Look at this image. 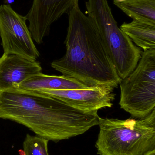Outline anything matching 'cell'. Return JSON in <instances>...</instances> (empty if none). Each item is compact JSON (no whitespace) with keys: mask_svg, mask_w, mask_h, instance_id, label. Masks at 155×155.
I'll return each instance as SVG.
<instances>
[{"mask_svg":"<svg viewBox=\"0 0 155 155\" xmlns=\"http://www.w3.org/2000/svg\"><path fill=\"white\" fill-rule=\"evenodd\" d=\"M98 112H84L37 90L0 91V118L21 124L48 141L80 135L98 125Z\"/></svg>","mask_w":155,"mask_h":155,"instance_id":"cell-1","label":"cell"},{"mask_svg":"<svg viewBox=\"0 0 155 155\" xmlns=\"http://www.w3.org/2000/svg\"><path fill=\"white\" fill-rule=\"evenodd\" d=\"M66 52L51 64L55 70L89 87L117 88L121 82L103 34L95 23L75 6L68 14Z\"/></svg>","mask_w":155,"mask_h":155,"instance_id":"cell-2","label":"cell"},{"mask_svg":"<svg viewBox=\"0 0 155 155\" xmlns=\"http://www.w3.org/2000/svg\"><path fill=\"white\" fill-rule=\"evenodd\" d=\"M99 155H146L155 151V109L143 118H98Z\"/></svg>","mask_w":155,"mask_h":155,"instance_id":"cell-3","label":"cell"},{"mask_svg":"<svg viewBox=\"0 0 155 155\" xmlns=\"http://www.w3.org/2000/svg\"><path fill=\"white\" fill-rule=\"evenodd\" d=\"M120 107L136 118L155 109V49L142 52L136 68L120 84Z\"/></svg>","mask_w":155,"mask_h":155,"instance_id":"cell-4","label":"cell"},{"mask_svg":"<svg viewBox=\"0 0 155 155\" xmlns=\"http://www.w3.org/2000/svg\"><path fill=\"white\" fill-rule=\"evenodd\" d=\"M25 16L17 13L9 4L0 5V37L4 53L36 61L40 53L26 25Z\"/></svg>","mask_w":155,"mask_h":155,"instance_id":"cell-5","label":"cell"},{"mask_svg":"<svg viewBox=\"0 0 155 155\" xmlns=\"http://www.w3.org/2000/svg\"><path fill=\"white\" fill-rule=\"evenodd\" d=\"M113 88L107 85H97L84 89L38 90L41 93L59 99L68 105L84 112H98L112 107L115 98Z\"/></svg>","mask_w":155,"mask_h":155,"instance_id":"cell-6","label":"cell"},{"mask_svg":"<svg viewBox=\"0 0 155 155\" xmlns=\"http://www.w3.org/2000/svg\"><path fill=\"white\" fill-rule=\"evenodd\" d=\"M79 0H33L25 15L33 40L38 44L50 33L52 24L79 5Z\"/></svg>","mask_w":155,"mask_h":155,"instance_id":"cell-7","label":"cell"},{"mask_svg":"<svg viewBox=\"0 0 155 155\" xmlns=\"http://www.w3.org/2000/svg\"><path fill=\"white\" fill-rule=\"evenodd\" d=\"M42 71V66L36 61L4 53L0 57V91L17 88L30 76Z\"/></svg>","mask_w":155,"mask_h":155,"instance_id":"cell-8","label":"cell"},{"mask_svg":"<svg viewBox=\"0 0 155 155\" xmlns=\"http://www.w3.org/2000/svg\"><path fill=\"white\" fill-rule=\"evenodd\" d=\"M89 87H90L75 78L63 75L62 76L46 75L41 73L31 75L22 82L17 88L27 90H66L84 89Z\"/></svg>","mask_w":155,"mask_h":155,"instance_id":"cell-9","label":"cell"},{"mask_svg":"<svg viewBox=\"0 0 155 155\" xmlns=\"http://www.w3.org/2000/svg\"><path fill=\"white\" fill-rule=\"evenodd\" d=\"M120 29L144 51L155 49V24L133 20L124 22Z\"/></svg>","mask_w":155,"mask_h":155,"instance_id":"cell-10","label":"cell"},{"mask_svg":"<svg viewBox=\"0 0 155 155\" xmlns=\"http://www.w3.org/2000/svg\"><path fill=\"white\" fill-rule=\"evenodd\" d=\"M113 3L133 20L155 24V0H114Z\"/></svg>","mask_w":155,"mask_h":155,"instance_id":"cell-11","label":"cell"},{"mask_svg":"<svg viewBox=\"0 0 155 155\" xmlns=\"http://www.w3.org/2000/svg\"><path fill=\"white\" fill-rule=\"evenodd\" d=\"M48 141L39 136L26 135L23 143L24 155H49Z\"/></svg>","mask_w":155,"mask_h":155,"instance_id":"cell-12","label":"cell"},{"mask_svg":"<svg viewBox=\"0 0 155 155\" xmlns=\"http://www.w3.org/2000/svg\"><path fill=\"white\" fill-rule=\"evenodd\" d=\"M146 155H155V151H153Z\"/></svg>","mask_w":155,"mask_h":155,"instance_id":"cell-13","label":"cell"},{"mask_svg":"<svg viewBox=\"0 0 155 155\" xmlns=\"http://www.w3.org/2000/svg\"><path fill=\"white\" fill-rule=\"evenodd\" d=\"M116 1H118V2H123V1H126V0H116Z\"/></svg>","mask_w":155,"mask_h":155,"instance_id":"cell-14","label":"cell"}]
</instances>
